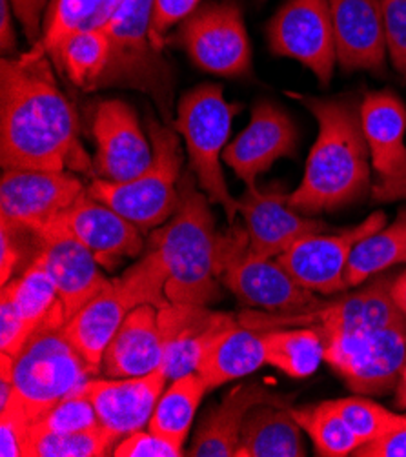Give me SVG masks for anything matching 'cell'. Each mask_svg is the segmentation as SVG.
Segmentation results:
<instances>
[{"mask_svg": "<svg viewBox=\"0 0 406 457\" xmlns=\"http://www.w3.org/2000/svg\"><path fill=\"white\" fill-rule=\"evenodd\" d=\"M178 194L177 212L152 232L150 248H157L168 266V301L208 306L220 297L215 219L192 170L180 175Z\"/></svg>", "mask_w": 406, "mask_h": 457, "instance_id": "obj_3", "label": "cell"}, {"mask_svg": "<svg viewBox=\"0 0 406 457\" xmlns=\"http://www.w3.org/2000/svg\"><path fill=\"white\" fill-rule=\"evenodd\" d=\"M264 362L262 332L252 330L237 321L211 343L199 362L197 374L206 388L213 390L228 381L250 376Z\"/></svg>", "mask_w": 406, "mask_h": 457, "instance_id": "obj_28", "label": "cell"}, {"mask_svg": "<svg viewBox=\"0 0 406 457\" xmlns=\"http://www.w3.org/2000/svg\"><path fill=\"white\" fill-rule=\"evenodd\" d=\"M150 139L153 161L146 171L126 182L95 177L87 187L89 195L126 217L143 234L173 217L180 201L178 180L183 175V150L178 135L171 128L150 120Z\"/></svg>", "mask_w": 406, "mask_h": 457, "instance_id": "obj_6", "label": "cell"}, {"mask_svg": "<svg viewBox=\"0 0 406 457\" xmlns=\"http://www.w3.org/2000/svg\"><path fill=\"white\" fill-rule=\"evenodd\" d=\"M239 321L232 313L213 312L208 306L168 303L159 308L162 336V364L168 381L197 372L199 362L211 343Z\"/></svg>", "mask_w": 406, "mask_h": 457, "instance_id": "obj_19", "label": "cell"}, {"mask_svg": "<svg viewBox=\"0 0 406 457\" xmlns=\"http://www.w3.org/2000/svg\"><path fill=\"white\" fill-rule=\"evenodd\" d=\"M318 120L319 133L306 161L301 185L288 194L299 213L336 212L370 190V150L360 104L352 97L318 99L292 94Z\"/></svg>", "mask_w": 406, "mask_h": 457, "instance_id": "obj_2", "label": "cell"}, {"mask_svg": "<svg viewBox=\"0 0 406 457\" xmlns=\"http://www.w3.org/2000/svg\"><path fill=\"white\" fill-rule=\"evenodd\" d=\"M175 40L195 66L219 77L252 73V46L241 8L234 3L204 4L180 22Z\"/></svg>", "mask_w": 406, "mask_h": 457, "instance_id": "obj_12", "label": "cell"}, {"mask_svg": "<svg viewBox=\"0 0 406 457\" xmlns=\"http://www.w3.org/2000/svg\"><path fill=\"white\" fill-rule=\"evenodd\" d=\"M13 10L10 0H0V50L4 55L17 52V35L13 28Z\"/></svg>", "mask_w": 406, "mask_h": 457, "instance_id": "obj_46", "label": "cell"}, {"mask_svg": "<svg viewBox=\"0 0 406 457\" xmlns=\"http://www.w3.org/2000/svg\"><path fill=\"white\" fill-rule=\"evenodd\" d=\"M120 437L103 425L70 434L44 436L31 441L28 457H104L113 455Z\"/></svg>", "mask_w": 406, "mask_h": 457, "instance_id": "obj_36", "label": "cell"}, {"mask_svg": "<svg viewBox=\"0 0 406 457\" xmlns=\"http://www.w3.org/2000/svg\"><path fill=\"white\" fill-rule=\"evenodd\" d=\"M155 0H119L101 28L110 38L112 55L101 87L128 86L150 94L164 119H170L171 73L152 44Z\"/></svg>", "mask_w": 406, "mask_h": 457, "instance_id": "obj_8", "label": "cell"}, {"mask_svg": "<svg viewBox=\"0 0 406 457\" xmlns=\"http://www.w3.org/2000/svg\"><path fill=\"white\" fill-rule=\"evenodd\" d=\"M392 276H379L360 290L339 295L325 306L310 312L269 313L246 310L239 315V323L257 332L313 328L321 334L323 341L346 332L399 325L406 321V317L392 299Z\"/></svg>", "mask_w": 406, "mask_h": 457, "instance_id": "obj_10", "label": "cell"}, {"mask_svg": "<svg viewBox=\"0 0 406 457\" xmlns=\"http://www.w3.org/2000/svg\"><path fill=\"white\" fill-rule=\"evenodd\" d=\"M239 106L227 103L222 86L201 84L185 94L177 106L175 129L185 137L190 170L211 204L224 208L228 220L239 213V201L230 195L224 180L220 155L227 148L232 120Z\"/></svg>", "mask_w": 406, "mask_h": 457, "instance_id": "obj_7", "label": "cell"}, {"mask_svg": "<svg viewBox=\"0 0 406 457\" xmlns=\"http://www.w3.org/2000/svg\"><path fill=\"white\" fill-rule=\"evenodd\" d=\"M101 425L94 404L80 394L68 395L40 414L28 428V450L31 441L44 436L70 434Z\"/></svg>", "mask_w": 406, "mask_h": 457, "instance_id": "obj_37", "label": "cell"}, {"mask_svg": "<svg viewBox=\"0 0 406 457\" xmlns=\"http://www.w3.org/2000/svg\"><path fill=\"white\" fill-rule=\"evenodd\" d=\"M392 299L401 313L406 317V271L399 273L392 281Z\"/></svg>", "mask_w": 406, "mask_h": 457, "instance_id": "obj_47", "label": "cell"}, {"mask_svg": "<svg viewBox=\"0 0 406 457\" xmlns=\"http://www.w3.org/2000/svg\"><path fill=\"white\" fill-rule=\"evenodd\" d=\"M203 0H155L152 15V44L155 50L162 52L168 42V33L173 26L186 21Z\"/></svg>", "mask_w": 406, "mask_h": 457, "instance_id": "obj_41", "label": "cell"}, {"mask_svg": "<svg viewBox=\"0 0 406 457\" xmlns=\"http://www.w3.org/2000/svg\"><path fill=\"white\" fill-rule=\"evenodd\" d=\"M168 266L157 248H148L139 262L128 268L120 278L99 294L95 299L82 306L62 330L79 353L97 374L104 352L117 334L126 315L141 304L166 306Z\"/></svg>", "mask_w": 406, "mask_h": 457, "instance_id": "obj_5", "label": "cell"}, {"mask_svg": "<svg viewBox=\"0 0 406 457\" xmlns=\"http://www.w3.org/2000/svg\"><path fill=\"white\" fill-rule=\"evenodd\" d=\"M301 427L292 408L274 403L253 406L244 418L236 457H304Z\"/></svg>", "mask_w": 406, "mask_h": 457, "instance_id": "obj_27", "label": "cell"}, {"mask_svg": "<svg viewBox=\"0 0 406 457\" xmlns=\"http://www.w3.org/2000/svg\"><path fill=\"white\" fill-rule=\"evenodd\" d=\"M108 3L110 0H52L38 44L52 59L71 35L99 28Z\"/></svg>", "mask_w": 406, "mask_h": 457, "instance_id": "obj_34", "label": "cell"}, {"mask_svg": "<svg viewBox=\"0 0 406 457\" xmlns=\"http://www.w3.org/2000/svg\"><path fill=\"white\" fill-rule=\"evenodd\" d=\"M399 199H406V182H404L402 188H401L399 194H397V201H399Z\"/></svg>", "mask_w": 406, "mask_h": 457, "instance_id": "obj_49", "label": "cell"}, {"mask_svg": "<svg viewBox=\"0 0 406 457\" xmlns=\"http://www.w3.org/2000/svg\"><path fill=\"white\" fill-rule=\"evenodd\" d=\"M259 3H266V0H259Z\"/></svg>", "mask_w": 406, "mask_h": 457, "instance_id": "obj_50", "label": "cell"}, {"mask_svg": "<svg viewBox=\"0 0 406 457\" xmlns=\"http://www.w3.org/2000/svg\"><path fill=\"white\" fill-rule=\"evenodd\" d=\"M166 381L164 370L157 369L135 378L87 379L77 394L89 399L99 423L122 439L150 423Z\"/></svg>", "mask_w": 406, "mask_h": 457, "instance_id": "obj_21", "label": "cell"}, {"mask_svg": "<svg viewBox=\"0 0 406 457\" xmlns=\"http://www.w3.org/2000/svg\"><path fill=\"white\" fill-rule=\"evenodd\" d=\"M274 403L288 406V399L266 390L261 383H241L203 420L186 455L234 457L246 414L257 404Z\"/></svg>", "mask_w": 406, "mask_h": 457, "instance_id": "obj_26", "label": "cell"}, {"mask_svg": "<svg viewBox=\"0 0 406 457\" xmlns=\"http://www.w3.org/2000/svg\"><path fill=\"white\" fill-rule=\"evenodd\" d=\"M33 237L37 243L35 255L40 257L50 273L68 323L82 306L103 294L112 285V279L101 271L94 252L55 220L33 234Z\"/></svg>", "mask_w": 406, "mask_h": 457, "instance_id": "obj_16", "label": "cell"}, {"mask_svg": "<svg viewBox=\"0 0 406 457\" xmlns=\"http://www.w3.org/2000/svg\"><path fill=\"white\" fill-rule=\"evenodd\" d=\"M86 188L71 171L4 170L0 219L19 232L37 234L61 217Z\"/></svg>", "mask_w": 406, "mask_h": 457, "instance_id": "obj_14", "label": "cell"}, {"mask_svg": "<svg viewBox=\"0 0 406 457\" xmlns=\"http://www.w3.org/2000/svg\"><path fill=\"white\" fill-rule=\"evenodd\" d=\"M395 264H406V208L397 212L390 226L353 246L346 268L348 288L363 285Z\"/></svg>", "mask_w": 406, "mask_h": 457, "instance_id": "obj_29", "label": "cell"}, {"mask_svg": "<svg viewBox=\"0 0 406 457\" xmlns=\"http://www.w3.org/2000/svg\"><path fill=\"white\" fill-rule=\"evenodd\" d=\"M332 408L355 434L360 445L370 443L392 428L401 416L363 397H344L330 401Z\"/></svg>", "mask_w": 406, "mask_h": 457, "instance_id": "obj_38", "label": "cell"}, {"mask_svg": "<svg viewBox=\"0 0 406 457\" xmlns=\"http://www.w3.org/2000/svg\"><path fill=\"white\" fill-rule=\"evenodd\" d=\"M52 0H10L13 15L19 19L31 46L38 44L42 38L44 17H46Z\"/></svg>", "mask_w": 406, "mask_h": 457, "instance_id": "obj_44", "label": "cell"}, {"mask_svg": "<svg viewBox=\"0 0 406 457\" xmlns=\"http://www.w3.org/2000/svg\"><path fill=\"white\" fill-rule=\"evenodd\" d=\"M3 297H8L15 304L29 336H33L52 315L64 312L59 292L38 255L33 257L31 264L22 271L19 279H12L3 287Z\"/></svg>", "mask_w": 406, "mask_h": 457, "instance_id": "obj_33", "label": "cell"}, {"mask_svg": "<svg viewBox=\"0 0 406 457\" xmlns=\"http://www.w3.org/2000/svg\"><path fill=\"white\" fill-rule=\"evenodd\" d=\"M217 278L243 304L269 313L310 312L328 303L297 285L278 259L253 253L246 228L241 226L219 236Z\"/></svg>", "mask_w": 406, "mask_h": 457, "instance_id": "obj_9", "label": "cell"}, {"mask_svg": "<svg viewBox=\"0 0 406 457\" xmlns=\"http://www.w3.org/2000/svg\"><path fill=\"white\" fill-rule=\"evenodd\" d=\"M64 323V312H57L38 327L15 357H0V376H8L15 388V397L0 414H19L31 425L61 399L77 394L89 376L97 374L66 337Z\"/></svg>", "mask_w": 406, "mask_h": 457, "instance_id": "obj_4", "label": "cell"}, {"mask_svg": "<svg viewBox=\"0 0 406 457\" xmlns=\"http://www.w3.org/2000/svg\"><path fill=\"white\" fill-rule=\"evenodd\" d=\"M343 71L385 73L386 37L381 0H328Z\"/></svg>", "mask_w": 406, "mask_h": 457, "instance_id": "obj_24", "label": "cell"}, {"mask_svg": "<svg viewBox=\"0 0 406 457\" xmlns=\"http://www.w3.org/2000/svg\"><path fill=\"white\" fill-rule=\"evenodd\" d=\"M381 8L392 66L406 77V0H381Z\"/></svg>", "mask_w": 406, "mask_h": 457, "instance_id": "obj_39", "label": "cell"}, {"mask_svg": "<svg viewBox=\"0 0 406 457\" xmlns=\"http://www.w3.org/2000/svg\"><path fill=\"white\" fill-rule=\"evenodd\" d=\"M292 414L313 441L318 455L344 457L352 455L360 446V441L332 408L330 401L299 410L292 408Z\"/></svg>", "mask_w": 406, "mask_h": 457, "instance_id": "obj_35", "label": "cell"}, {"mask_svg": "<svg viewBox=\"0 0 406 457\" xmlns=\"http://www.w3.org/2000/svg\"><path fill=\"white\" fill-rule=\"evenodd\" d=\"M386 224L383 212H374L359 226L337 236L313 234L299 239L278 262L290 273V278L306 290L323 295H336L348 290L346 268L353 246L365 237L379 232Z\"/></svg>", "mask_w": 406, "mask_h": 457, "instance_id": "obj_15", "label": "cell"}, {"mask_svg": "<svg viewBox=\"0 0 406 457\" xmlns=\"http://www.w3.org/2000/svg\"><path fill=\"white\" fill-rule=\"evenodd\" d=\"M360 120L377 175L374 199L377 203L397 201L406 182V108L392 91H372L360 103Z\"/></svg>", "mask_w": 406, "mask_h": 457, "instance_id": "obj_18", "label": "cell"}, {"mask_svg": "<svg viewBox=\"0 0 406 457\" xmlns=\"http://www.w3.org/2000/svg\"><path fill=\"white\" fill-rule=\"evenodd\" d=\"M21 313L8 297H0V350L3 355L15 357L29 339Z\"/></svg>", "mask_w": 406, "mask_h": 457, "instance_id": "obj_42", "label": "cell"}, {"mask_svg": "<svg viewBox=\"0 0 406 457\" xmlns=\"http://www.w3.org/2000/svg\"><path fill=\"white\" fill-rule=\"evenodd\" d=\"M325 361L353 394H386L406 364V321L334 336L325 341Z\"/></svg>", "mask_w": 406, "mask_h": 457, "instance_id": "obj_11", "label": "cell"}, {"mask_svg": "<svg viewBox=\"0 0 406 457\" xmlns=\"http://www.w3.org/2000/svg\"><path fill=\"white\" fill-rule=\"evenodd\" d=\"M397 404L406 408V364H404V370L397 383Z\"/></svg>", "mask_w": 406, "mask_h": 457, "instance_id": "obj_48", "label": "cell"}, {"mask_svg": "<svg viewBox=\"0 0 406 457\" xmlns=\"http://www.w3.org/2000/svg\"><path fill=\"white\" fill-rule=\"evenodd\" d=\"M112 55L110 38L101 28L71 35L52 57L54 64L82 91L101 87Z\"/></svg>", "mask_w": 406, "mask_h": 457, "instance_id": "obj_30", "label": "cell"}, {"mask_svg": "<svg viewBox=\"0 0 406 457\" xmlns=\"http://www.w3.org/2000/svg\"><path fill=\"white\" fill-rule=\"evenodd\" d=\"M264 359L294 379L311 376L325 361V341L313 328H276L262 332Z\"/></svg>", "mask_w": 406, "mask_h": 457, "instance_id": "obj_31", "label": "cell"}, {"mask_svg": "<svg viewBox=\"0 0 406 457\" xmlns=\"http://www.w3.org/2000/svg\"><path fill=\"white\" fill-rule=\"evenodd\" d=\"M266 37L274 55L301 62L323 86L330 84L337 50L328 0H286L269 21Z\"/></svg>", "mask_w": 406, "mask_h": 457, "instance_id": "obj_13", "label": "cell"}, {"mask_svg": "<svg viewBox=\"0 0 406 457\" xmlns=\"http://www.w3.org/2000/svg\"><path fill=\"white\" fill-rule=\"evenodd\" d=\"M162 336L159 328V308L141 304L133 308L110 341L101 372L106 378L145 376L162 364Z\"/></svg>", "mask_w": 406, "mask_h": 457, "instance_id": "obj_25", "label": "cell"}, {"mask_svg": "<svg viewBox=\"0 0 406 457\" xmlns=\"http://www.w3.org/2000/svg\"><path fill=\"white\" fill-rule=\"evenodd\" d=\"M297 128L292 119L272 103H257L250 124L237 139L224 148L222 161L244 182L255 188L257 177L283 157H295Z\"/></svg>", "mask_w": 406, "mask_h": 457, "instance_id": "obj_20", "label": "cell"}, {"mask_svg": "<svg viewBox=\"0 0 406 457\" xmlns=\"http://www.w3.org/2000/svg\"><path fill=\"white\" fill-rule=\"evenodd\" d=\"M206 392L208 388L197 372L173 379L171 386L162 392L157 401L148 430L185 446L195 412Z\"/></svg>", "mask_w": 406, "mask_h": 457, "instance_id": "obj_32", "label": "cell"}, {"mask_svg": "<svg viewBox=\"0 0 406 457\" xmlns=\"http://www.w3.org/2000/svg\"><path fill=\"white\" fill-rule=\"evenodd\" d=\"M92 133L97 145L94 170L99 179L126 182L146 171L153 161V146L137 113L120 99H106L95 106Z\"/></svg>", "mask_w": 406, "mask_h": 457, "instance_id": "obj_17", "label": "cell"}, {"mask_svg": "<svg viewBox=\"0 0 406 457\" xmlns=\"http://www.w3.org/2000/svg\"><path fill=\"white\" fill-rule=\"evenodd\" d=\"M19 230H13L10 226H0V283L6 287L17 271L22 257Z\"/></svg>", "mask_w": 406, "mask_h": 457, "instance_id": "obj_45", "label": "cell"}, {"mask_svg": "<svg viewBox=\"0 0 406 457\" xmlns=\"http://www.w3.org/2000/svg\"><path fill=\"white\" fill-rule=\"evenodd\" d=\"M239 213L244 217L250 250L269 259H278L299 239L327 230L323 220L302 217L294 210L288 194L279 188H248L239 199Z\"/></svg>", "mask_w": 406, "mask_h": 457, "instance_id": "obj_22", "label": "cell"}, {"mask_svg": "<svg viewBox=\"0 0 406 457\" xmlns=\"http://www.w3.org/2000/svg\"><path fill=\"white\" fill-rule=\"evenodd\" d=\"M352 455L355 457H406V416L388 428L383 436L360 445Z\"/></svg>", "mask_w": 406, "mask_h": 457, "instance_id": "obj_43", "label": "cell"}, {"mask_svg": "<svg viewBox=\"0 0 406 457\" xmlns=\"http://www.w3.org/2000/svg\"><path fill=\"white\" fill-rule=\"evenodd\" d=\"M40 44L0 62V162L4 170L79 171L95 179L79 117Z\"/></svg>", "mask_w": 406, "mask_h": 457, "instance_id": "obj_1", "label": "cell"}, {"mask_svg": "<svg viewBox=\"0 0 406 457\" xmlns=\"http://www.w3.org/2000/svg\"><path fill=\"white\" fill-rule=\"evenodd\" d=\"M55 222L92 250L99 264L108 270L115 268L120 259L137 257L145 250L139 228L89 195L87 188Z\"/></svg>", "mask_w": 406, "mask_h": 457, "instance_id": "obj_23", "label": "cell"}, {"mask_svg": "<svg viewBox=\"0 0 406 457\" xmlns=\"http://www.w3.org/2000/svg\"><path fill=\"white\" fill-rule=\"evenodd\" d=\"M186 455L180 446L159 434L137 430L117 443L113 457H180Z\"/></svg>", "mask_w": 406, "mask_h": 457, "instance_id": "obj_40", "label": "cell"}]
</instances>
